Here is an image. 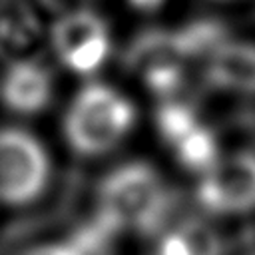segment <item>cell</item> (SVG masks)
<instances>
[{
  "label": "cell",
  "mask_w": 255,
  "mask_h": 255,
  "mask_svg": "<svg viewBox=\"0 0 255 255\" xmlns=\"http://www.w3.org/2000/svg\"><path fill=\"white\" fill-rule=\"evenodd\" d=\"M50 179V157L36 135L0 129V203L28 205L36 201Z\"/></svg>",
  "instance_id": "obj_3"
},
{
  "label": "cell",
  "mask_w": 255,
  "mask_h": 255,
  "mask_svg": "<svg viewBox=\"0 0 255 255\" xmlns=\"http://www.w3.org/2000/svg\"><path fill=\"white\" fill-rule=\"evenodd\" d=\"M98 207L110 227L149 233L165 225L169 193L161 175L149 163L128 161L102 179Z\"/></svg>",
  "instance_id": "obj_2"
},
{
  "label": "cell",
  "mask_w": 255,
  "mask_h": 255,
  "mask_svg": "<svg viewBox=\"0 0 255 255\" xmlns=\"http://www.w3.org/2000/svg\"><path fill=\"white\" fill-rule=\"evenodd\" d=\"M155 255H223V239L209 221L185 217L159 227Z\"/></svg>",
  "instance_id": "obj_8"
},
{
  "label": "cell",
  "mask_w": 255,
  "mask_h": 255,
  "mask_svg": "<svg viewBox=\"0 0 255 255\" xmlns=\"http://www.w3.org/2000/svg\"><path fill=\"white\" fill-rule=\"evenodd\" d=\"M209 84L227 94H255V44L221 42L205 64Z\"/></svg>",
  "instance_id": "obj_6"
},
{
  "label": "cell",
  "mask_w": 255,
  "mask_h": 255,
  "mask_svg": "<svg viewBox=\"0 0 255 255\" xmlns=\"http://www.w3.org/2000/svg\"><path fill=\"white\" fill-rule=\"evenodd\" d=\"M135 120V106L126 94L110 84L90 82L68 104L62 129L72 151L100 157L124 143Z\"/></svg>",
  "instance_id": "obj_1"
},
{
  "label": "cell",
  "mask_w": 255,
  "mask_h": 255,
  "mask_svg": "<svg viewBox=\"0 0 255 255\" xmlns=\"http://www.w3.org/2000/svg\"><path fill=\"white\" fill-rule=\"evenodd\" d=\"M24 255H84L76 245L70 243H44L30 249Z\"/></svg>",
  "instance_id": "obj_10"
},
{
  "label": "cell",
  "mask_w": 255,
  "mask_h": 255,
  "mask_svg": "<svg viewBox=\"0 0 255 255\" xmlns=\"http://www.w3.org/2000/svg\"><path fill=\"white\" fill-rule=\"evenodd\" d=\"M197 203L213 215H243L255 209V151L217 155L199 173Z\"/></svg>",
  "instance_id": "obj_4"
},
{
  "label": "cell",
  "mask_w": 255,
  "mask_h": 255,
  "mask_svg": "<svg viewBox=\"0 0 255 255\" xmlns=\"http://www.w3.org/2000/svg\"><path fill=\"white\" fill-rule=\"evenodd\" d=\"M0 96L14 114H40L52 100V78L36 62H16L4 74Z\"/></svg>",
  "instance_id": "obj_7"
},
{
  "label": "cell",
  "mask_w": 255,
  "mask_h": 255,
  "mask_svg": "<svg viewBox=\"0 0 255 255\" xmlns=\"http://www.w3.org/2000/svg\"><path fill=\"white\" fill-rule=\"evenodd\" d=\"M175 145H177V153H179L181 163L189 169H195L197 173L207 169L215 161V157L219 155L215 141L209 135V131L199 128L197 124L191 129H187L175 141Z\"/></svg>",
  "instance_id": "obj_9"
},
{
  "label": "cell",
  "mask_w": 255,
  "mask_h": 255,
  "mask_svg": "<svg viewBox=\"0 0 255 255\" xmlns=\"http://www.w3.org/2000/svg\"><path fill=\"white\" fill-rule=\"evenodd\" d=\"M52 50L66 70L94 76L112 54L110 28L92 10L66 12L52 26Z\"/></svg>",
  "instance_id": "obj_5"
}]
</instances>
